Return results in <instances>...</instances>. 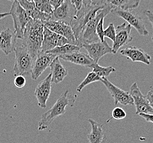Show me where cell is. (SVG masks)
<instances>
[{
  "label": "cell",
  "instance_id": "6da1fadb",
  "mask_svg": "<svg viewBox=\"0 0 153 143\" xmlns=\"http://www.w3.org/2000/svg\"><path fill=\"white\" fill-rule=\"evenodd\" d=\"M107 4L108 1L86 0L83 1L82 7L76 12V15L71 25L76 41L84 27L95 17L97 12L103 9Z\"/></svg>",
  "mask_w": 153,
  "mask_h": 143
},
{
  "label": "cell",
  "instance_id": "7a4b0ae2",
  "mask_svg": "<svg viewBox=\"0 0 153 143\" xmlns=\"http://www.w3.org/2000/svg\"><path fill=\"white\" fill-rule=\"evenodd\" d=\"M44 23L31 19L26 25L22 38V46L34 59L42 53Z\"/></svg>",
  "mask_w": 153,
  "mask_h": 143
},
{
  "label": "cell",
  "instance_id": "3957f363",
  "mask_svg": "<svg viewBox=\"0 0 153 143\" xmlns=\"http://www.w3.org/2000/svg\"><path fill=\"white\" fill-rule=\"evenodd\" d=\"M112 7L108 1L105 7L97 12V16L91 21L88 22L81 32L79 38L77 40V46L82 47L84 45H88L100 41L97 33V25L101 18H104L111 12Z\"/></svg>",
  "mask_w": 153,
  "mask_h": 143
},
{
  "label": "cell",
  "instance_id": "277c9868",
  "mask_svg": "<svg viewBox=\"0 0 153 143\" xmlns=\"http://www.w3.org/2000/svg\"><path fill=\"white\" fill-rule=\"evenodd\" d=\"M70 99L68 97V90H66L61 95L55 104L48 111L44 113L38 123V130L47 129L55 119L63 115L66 113L67 106L70 104Z\"/></svg>",
  "mask_w": 153,
  "mask_h": 143
},
{
  "label": "cell",
  "instance_id": "5b68a950",
  "mask_svg": "<svg viewBox=\"0 0 153 143\" xmlns=\"http://www.w3.org/2000/svg\"><path fill=\"white\" fill-rule=\"evenodd\" d=\"M15 62L13 67L14 76H28L31 74L35 59L23 47L18 46L14 49Z\"/></svg>",
  "mask_w": 153,
  "mask_h": 143
},
{
  "label": "cell",
  "instance_id": "8992f818",
  "mask_svg": "<svg viewBox=\"0 0 153 143\" xmlns=\"http://www.w3.org/2000/svg\"><path fill=\"white\" fill-rule=\"evenodd\" d=\"M10 13L12 16L15 31L17 39H22L26 25L31 19L17 0H14L10 7Z\"/></svg>",
  "mask_w": 153,
  "mask_h": 143
},
{
  "label": "cell",
  "instance_id": "52a82bcc",
  "mask_svg": "<svg viewBox=\"0 0 153 143\" xmlns=\"http://www.w3.org/2000/svg\"><path fill=\"white\" fill-rule=\"evenodd\" d=\"M111 13L125 19L128 24L136 29L140 35L144 36L149 35V32L146 29L143 19L138 14L132 11H123L117 8L112 9Z\"/></svg>",
  "mask_w": 153,
  "mask_h": 143
},
{
  "label": "cell",
  "instance_id": "ba28073f",
  "mask_svg": "<svg viewBox=\"0 0 153 143\" xmlns=\"http://www.w3.org/2000/svg\"><path fill=\"white\" fill-rule=\"evenodd\" d=\"M76 12L71 1L65 0L60 7L51 14V21H61L71 26Z\"/></svg>",
  "mask_w": 153,
  "mask_h": 143
},
{
  "label": "cell",
  "instance_id": "9c48e42d",
  "mask_svg": "<svg viewBox=\"0 0 153 143\" xmlns=\"http://www.w3.org/2000/svg\"><path fill=\"white\" fill-rule=\"evenodd\" d=\"M129 93L136 106L137 115H139L142 113L153 115V108L150 107L146 96L142 94L137 83H133L131 86Z\"/></svg>",
  "mask_w": 153,
  "mask_h": 143
},
{
  "label": "cell",
  "instance_id": "30bf717a",
  "mask_svg": "<svg viewBox=\"0 0 153 143\" xmlns=\"http://www.w3.org/2000/svg\"><path fill=\"white\" fill-rule=\"evenodd\" d=\"M101 82L104 84L112 97L114 99L115 105L118 103L124 105H134V102L129 92L126 91L115 86L107 78H102Z\"/></svg>",
  "mask_w": 153,
  "mask_h": 143
},
{
  "label": "cell",
  "instance_id": "8fae6325",
  "mask_svg": "<svg viewBox=\"0 0 153 143\" xmlns=\"http://www.w3.org/2000/svg\"><path fill=\"white\" fill-rule=\"evenodd\" d=\"M70 44L68 40L61 35L50 30L44 26V40L42 44V53H46L57 47Z\"/></svg>",
  "mask_w": 153,
  "mask_h": 143
},
{
  "label": "cell",
  "instance_id": "7c38bea8",
  "mask_svg": "<svg viewBox=\"0 0 153 143\" xmlns=\"http://www.w3.org/2000/svg\"><path fill=\"white\" fill-rule=\"evenodd\" d=\"M132 27L126 23H123L121 25H118L116 28V38L113 42L112 47L114 54L117 53L118 50L123 46L127 45L133 40L131 36Z\"/></svg>",
  "mask_w": 153,
  "mask_h": 143
},
{
  "label": "cell",
  "instance_id": "4fadbf2b",
  "mask_svg": "<svg viewBox=\"0 0 153 143\" xmlns=\"http://www.w3.org/2000/svg\"><path fill=\"white\" fill-rule=\"evenodd\" d=\"M44 26L49 29L50 30L66 39L70 42V44L77 46L76 39L75 38L72 29L70 25L61 21L51 20L44 22Z\"/></svg>",
  "mask_w": 153,
  "mask_h": 143
},
{
  "label": "cell",
  "instance_id": "5bb4252c",
  "mask_svg": "<svg viewBox=\"0 0 153 143\" xmlns=\"http://www.w3.org/2000/svg\"><path fill=\"white\" fill-rule=\"evenodd\" d=\"M57 56L52 53H41L35 58L33 70L31 73V79L36 80L46 68L50 67L53 60Z\"/></svg>",
  "mask_w": 153,
  "mask_h": 143
},
{
  "label": "cell",
  "instance_id": "9a60e30c",
  "mask_svg": "<svg viewBox=\"0 0 153 143\" xmlns=\"http://www.w3.org/2000/svg\"><path fill=\"white\" fill-rule=\"evenodd\" d=\"M52 76L50 73L43 80L39 83L36 87L34 95L38 102L39 106L42 108H45L47 101L49 99L51 90Z\"/></svg>",
  "mask_w": 153,
  "mask_h": 143
},
{
  "label": "cell",
  "instance_id": "2e32d148",
  "mask_svg": "<svg viewBox=\"0 0 153 143\" xmlns=\"http://www.w3.org/2000/svg\"><path fill=\"white\" fill-rule=\"evenodd\" d=\"M88 53V55L91 59L97 63L102 57L108 53H113L112 49L105 40L104 42H95L82 46Z\"/></svg>",
  "mask_w": 153,
  "mask_h": 143
},
{
  "label": "cell",
  "instance_id": "e0dca14e",
  "mask_svg": "<svg viewBox=\"0 0 153 143\" xmlns=\"http://www.w3.org/2000/svg\"><path fill=\"white\" fill-rule=\"evenodd\" d=\"M17 37L14 32L10 28H6L0 33V50L6 55L14 51L17 42Z\"/></svg>",
  "mask_w": 153,
  "mask_h": 143
},
{
  "label": "cell",
  "instance_id": "ac0fdd59",
  "mask_svg": "<svg viewBox=\"0 0 153 143\" xmlns=\"http://www.w3.org/2000/svg\"><path fill=\"white\" fill-rule=\"evenodd\" d=\"M120 53L122 56L131 59L133 62H139L147 65H149L151 63V56L142 49L135 46H129L122 49Z\"/></svg>",
  "mask_w": 153,
  "mask_h": 143
},
{
  "label": "cell",
  "instance_id": "d6986e66",
  "mask_svg": "<svg viewBox=\"0 0 153 143\" xmlns=\"http://www.w3.org/2000/svg\"><path fill=\"white\" fill-rule=\"evenodd\" d=\"M59 59L70 63L89 68H91L93 64L96 63L91 59L88 54L80 51L61 55L59 56Z\"/></svg>",
  "mask_w": 153,
  "mask_h": 143
},
{
  "label": "cell",
  "instance_id": "ffe728a7",
  "mask_svg": "<svg viewBox=\"0 0 153 143\" xmlns=\"http://www.w3.org/2000/svg\"><path fill=\"white\" fill-rule=\"evenodd\" d=\"M91 130L87 136L89 143H106L107 136L103 129V125L93 119H89Z\"/></svg>",
  "mask_w": 153,
  "mask_h": 143
},
{
  "label": "cell",
  "instance_id": "44dd1931",
  "mask_svg": "<svg viewBox=\"0 0 153 143\" xmlns=\"http://www.w3.org/2000/svg\"><path fill=\"white\" fill-rule=\"evenodd\" d=\"M50 67L52 76V83L59 84L68 75V70L61 63L59 57H56L53 60Z\"/></svg>",
  "mask_w": 153,
  "mask_h": 143
},
{
  "label": "cell",
  "instance_id": "7402d4cb",
  "mask_svg": "<svg viewBox=\"0 0 153 143\" xmlns=\"http://www.w3.org/2000/svg\"><path fill=\"white\" fill-rule=\"evenodd\" d=\"M112 10L117 8L123 11H131L139 7L140 0H108Z\"/></svg>",
  "mask_w": 153,
  "mask_h": 143
},
{
  "label": "cell",
  "instance_id": "603a6c76",
  "mask_svg": "<svg viewBox=\"0 0 153 143\" xmlns=\"http://www.w3.org/2000/svg\"><path fill=\"white\" fill-rule=\"evenodd\" d=\"M80 49L81 47L78 46L74 45L72 44H66L62 46L57 47L56 48L48 51L46 53H52L57 57H59L61 55H64L68 54L74 52L80 51Z\"/></svg>",
  "mask_w": 153,
  "mask_h": 143
},
{
  "label": "cell",
  "instance_id": "cb8c5ba5",
  "mask_svg": "<svg viewBox=\"0 0 153 143\" xmlns=\"http://www.w3.org/2000/svg\"><path fill=\"white\" fill-rule=\"evenodd\" d=\"M91 68L93 70L92 72H93L101 78L108 77L110 74L116 71V69L113 67L101 66L98 63H95Z\"/></svg>",
  "mask_w": 153,
  "mask_h": 143
},
{
  "label": "cell",
  "instance_id": "d4e9b609",
  "mask_svg": "<svg viewBox=\"0 0 153 143\" xmlns=\"http://www.w3.org/2000/svg\"><path fill=\"white\" fill-rule=\"evenodd\" d=\"M101 79H102V78L99 77L93 72H89L87 74V77L85 78L83 81L78 86V87H76V91L80 93L88 85L91 84L92 83L96 82H99V81L101 82Z\"/></svg>",
  "mask_w": 153,
  "mask_h": 143
},
{
  "label": "cell",
  "instance_id": "484cf974",
  "mask_svg": "<svg viewBox=\"0 0 153 143\" xmlns=\"http://www.w3.org/2000/svg\"><path fill=\"white\" fill-rule=\"evenodd\" d=\"M35 7L39 11L46 14H51L54 11L53 7L50 2V1L41 0V1H34Z\"/></svg>",
  "mask_w": 153,
  "mask_h": 143
},
{
  "label": "cell",
  "instance_id": "4316f807",
  "mask_svg": "<svg viewBox=\"0 0 153 143\" xmlns=\"http://www.w3.org/2000/svg\"><path fill=\"white\" fill-rule=\"evenodd\" d=\"M21 6L25 10L29 17L31 18L32 15L34 12L36 8L34 1H28V0H21L18 1Z\"/></svg>",
  "mask_w": 153,
  "mask_h": 143
},
{
  "label": "cell",
  "instance_id": "83f0119b",
  "mask_svg": "<svg viewBox=\"0 0 153 143\" xmlns=\"http://www.w3.org/2000/svg\"><path fill=\"white\" fill-rule=\"evenodd\" d=\"M104 36L110 39L113 42H114L116 38V29L113 23L109 24L108 28L105 30Z\"/></svg>",
  "mask_w": 153,
  "mask_h": 143
},
{
  "label": "cell",
  "instance_id": "f1b7e54d",
  "mask_svg": "<svg viewBox=\"0 0 153 143\" xmlns=\"http://www.w3.org/2000/svg\"><path fill=\"white\" fill-rule=\"evenodd\" d=\"M126 112L125 111L119 107H115L112 112V116L114 119L117 120H120L125 119L126 117Z\"/></svg>",
  "mask_w": 153,
  "mask_h": 143
},
{
  "label": "cell",
  "instance_id": "f546056e",
  "mask_svg": "<svg viewBox=\"0 0 153 143\" xmlns=\"http://www.w3.org/2000/svg\"><path fill=\"white\" fill-rule=\"evenodd\" d=\"M104 20V18H101L97 28V33L101 42H104L105 41Z\"/></svg>",
  "mask_w": 153,
  "mask_h": 143
},
{
  "label": "cell",
  "instance_id": "4dcf8cb0",
  "mask_svg": "<svg viewBox=\"0 0 153 143\" xmlns=\"http://www.w3.org/2000/svg\"><path fill=\"white\" fill-rule=\"evenodd\" d=\"M14 84L16 87L22 88L24 87L26 84V79L25 76H18L14 78Z\"/></svg>",
  "mask_w": 153,
  "mask_h": 143
},
{
  "label": "cell",
  "instance_id": "1f68e13d",
  "mask_svg": "<svg viewBox=\"0 0 153 143\" xmlns=\"http://www.w3.org/2000/svg\"><path fill=\"white\" fill-rule=\"evenodd\" d=\"M144 14L146 15L147 19H148V21L150 23V24L152 25L153 27V12L149 11V10H146L144 12ZM152 40L153 41V32L152 36Z\"/></svg>",
  "mask_w": 153,
  "mask_h": 143
},
{
  "label": "cell",
  "instance_id": "d6a6232c",
  "mask_svg": "<svg viewBox=\"0 0 153 143\" xmlns=\"http://www.w3.org/2000/svg\"><path fill=\"white\" fill-rule=\"evenodd\" d=\"M63 2H64V1H63V0H51V1H50V2L54 10H56L59 7H60Z\"/></svg>",
  "mask_w": 153,
  "mask_h": 143
},
{
  "label": "cell",
  "instance_id": "836d02e7",
  "mask_svg": "<svg viewBox=\"0 0 153 143\" xmlns=\"http://www.w3.org/2000/svg\"><path fill=\"white\" fill-rule=\"evenodd\" d=\"M146 96L150 107L153 109V89L149 91Z\"/></svg>",
  "mask_w": 153,
  "mask_h": 143
},
{
  "label": "cell",
  "instance_id": "e575fe53",
  "mask_svg": "<svg viewBox=\"0 0 153 143\" xmlns=\"http://www.w3.org/2000/svg\"><path fill=\"white\" fill-rule=\"evenodd\" d=\"M83 1H82V0L81 1H71L72 3L74 5L76 11H79L82 7Z\"/></svg>",
  "mask_w": 153,
  "mask_h": 143
},
{
  "label": "cell",
  "instance_id": "d590c367",
  "mask_svg": "<svg viewBox=\"0 0 153 143\" xmlns=\"http://www.w3.org/2000/svg\"><path fill=\"white\" fill-rule=\"evenodd\" d=\"M140 116L144 119L146 122H151L153 123V115H149V114H139Z\"/></svg>",
  "mask_w": 153,
  "mask_h": 143
},
{
  "label": "cell",
  "instance_id": "8d00e7d4",
  "mask_svg": "<svg viewBox=\"0 0 153 143\" xmlns=\"http://www.w3.org/2000/svg\"><path fill=\"white\" fill-rule=\"evenodd\" d=\"M10 15V12H6V13H0V20L1 19H3L4 18L7 17V16H9Z\"/></svg>",
  "mask_w": 153,
  "mask_h": 143
}]
</instances>
